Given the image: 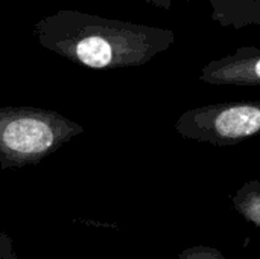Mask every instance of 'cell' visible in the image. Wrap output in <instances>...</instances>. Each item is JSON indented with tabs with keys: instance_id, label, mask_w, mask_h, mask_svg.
Returning a JSON list of instances; mask_svg holds the SVG:
<instances>
[{
	"instance_id": "cell-1",
	"label": "cell",
	"mask_w": 260,
	"mask_h": 259,
	"mask_svg": "<svg viewBox=\"0 0 260 259\" xmlns=\"http://www.w3.org/2000/svg\"><path fill=\"white\" fill-rule=\"evenodd\" d=\"M34 37L44 49L96 70L143 66L175 41L174 31L166 27L72 9L43 17Z\"/></svg>"
},
{
	"instance_id": "cell-2",
	"label": "cell",
	"mask_w": 260,
	"mask_h": 259,
	"mask_svg": "<svg viewBox=\"0 0 260 259\" xmlns=\"http://www.w3.org/2000/svg\"><path fill=\"white\" fill-rule=\"evenodd\" d=\"M84 127L66 116L37 107H0V166L23 168L40 163Z\"/></svg>"
},
{
	"instance_id": "cell-3",
	"label": "cell",
	"mask_w": 260,
	"mask_h": 259,
	"mask_svg": "<svg viewBox=\"0 0 260 259\" xmlns=\"http://www.w3.org/2000/svg\"><path fill=\"white\" fill-rule=\"evenodd\" d=\"M175 130L180 136L216 147L241 143L260 134V99H242L184 111Z\"/></svg>"
},
{
	"instance_id": "cell-4",
	"label": "cell",
	"mask_w": 260,
	"mask_h": 259,
	"mask_svg": "<svg viewBox=\"0 0 260 259\" xmlns=\"http://www.w3.org/2000/svg\"><path fill=\"white\" fill-rule=\"evenodd\" d=\"M200 81L224 87L260 85V47L245 46L209 61L200 73Z\"/></svg>"
},
{
	"instance_id": "cell-5",
	"label": "cell",
	"mask_w": 260,
	"mask_h": 259,
	"mask_svg": "<svg viewBox=\"0 0 260 259\" xmlns=\"http://www.w3.org/2000/svg\"><path fill=\"white\" fill-rule=\"evenodd\" d=\"M212 18L221 26L242 29L247 26H260V0L224 2L212 8Z\"/></svg>"
},
{
	"instance_id": "cell-6",
	"label": "cell",
	"mask_w": 260,
	"mask_h": 259,
	"mask_svg": "<svg viewBox=\"0 0 260 259\" xmlns=\"http://www.w3.org/2000/svg\"><path fill=\"white\" fill-rule=\"evenodd\" d=\"M149 3H154L157 6H161V8H169L171 6V2L172 0H148ZM187 2H192V0H187ZM210 3V6H216V5H221L224 2H229V3H235V2H245V0H207Z\"/></svg>"
}]
</instances>
